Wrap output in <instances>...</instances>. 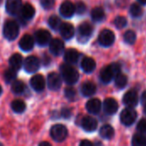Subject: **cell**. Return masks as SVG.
Segmentation results:
<instances>
[{"instance_id": "ab89813d", "label": "cell", "mask_w": 146, "mask_h": 146, "mask_svg": "<svg viewBox=\"0 0 146 146\" xmlns=\"http://www.w3.org/2000/svg\"><path fill=\"white\" fill-rule=\"evenodd\" d=\"M137 130L141 133H146V120L145 119H142L139 121L138 125H137Z\"/></svg>"}, {"instance_id": "44dd1931", "label": "cell", "mask_w": 146, "mask_h": 146, "mask_svg": "<svg viewBox=\"0 0 146 146\" xmlns=\"http://www.w3.org/2000/svg\"><path fill=\"white\" fill-rule=\"evenodd\" d=\"M21 15L23 19L25 20H31L35 15V9L33 6L30 3H26L24 4L21 9Z\"/></svg>"}, {"instance_id": "ee69618b", "label": "cell", "mask_w": 146, "mask_h": 146, "mask_svg": "<svg viewBox=\"0 0 146 146\" xmlns=\"http://www.w3.org/2000/svg\"><path fill=\"white\" fill-rule=\"evenodd\" d=\"M39 145H50V144L48 142H43V143H40Z\"/></svg>"}, {"instance_id": "277c9868", "label": "cell", "mask_w": 146, "mask_h": 146, "mask_svg": "<svg viewBox=\"0 0 146 146\" xmlns=\"http://www.w3.org/2000/svg\"><path fill=\"white\" fill-rule=\"evenodd\" d=\"M137 112L133 109V108H127L122 110L121 113V121L123 125L125 126H131L133 125L136 119H137Z\"/></svg>"}, {"instance_id": "6da1fadb", "label": "cell", "mask_w": 146, "mask_h": 146, "mask_svg": "<svg viewBox=\"0 0 146 146\" xmlns=\"http://www.w3.org/2000/svg\"><path fill=\"white\" fill-rule=\"evenodd\" d=\"M62 77L68 85H74L79 80V73L70 64H63L60 68Z\"/></svg>"}, {"instance_id": "f35d334b", "label": "cell", "mask_w": 146, "mask_h": 146, "mask_svg": "<svg viewBox=\"0 0 146 146\" xmlns=\"http://www.w3.org/2000/svg\"><path fill=\"white\" fill-rule=\"evenodd\" d=\"M86 11V6L84 3L79 2L75 5V12L79 15H83Z\"/></svg>"}, {"instance_id": "1f68e13d", "label": "cell", "mask_w": 146, "mask_h": 146, "mask_svg": "<svg viewBox=\"0 0 146 146\" xmlns=\"http://www.w3.org/2000/svg\"><path fill=\"white\" fill-rule=\"evenodd\" d=\"M48 24L50 27L53 30H58L62 25V21L61 19L56 16V15H52L49 18L48 20Z\"/></svg>"}, {"instance_id": "7a4b0ae2", "label": "cell", "mask_w": 146, "mask_h": 146, "mask_svg": "<svg viewBox=\"0 0 146 146\" xmlns=\"http://www.w3.org/2000/svg\"><path fill=\"white\" fill-rule=\"evenodd\" d=\"M3 36L8 40H15L19 34V25L15 21H7L3 26Z\"/></svg>"}, {"instance_id": "e0dca14e", "label": "cell", "mask_w": 146, "mask_h": 146, "mask_svg": "<svg viewBox=\"0 0 146 146\" xmlns=\"http://www.w3.org/2000/svg\"><path fill=\"white\" fill-rule=\"evenodd\" d=\"M19 46L23 51H30L34 46L33 38L29 34L24 35L19 42Z\"/></svg>"}, {"instance_id": "d6986e66", "label": "cell", "mask_w": 146, "mask_h": 146, "mask_svg": "<svg viewBox=\"0 0 146 146\" xmlns=\"http://www.w3.org/2000/svg\"><path fill=\"white\" fill-rule=\"evenodd\" d=\"M101 107H102V104L101 101L98 98H92L90 99L86 105V110L93 115L98 114L101 110Z\"/></svg>"}, {"instance_id": "7402d4cb", "label": "cell", "mask_w": 146, "mask_h": 146, "mask_svg": "<svg viewBox=\"0 0 146 146\" xmlns=\"http://www.w3.org/2000/svg\"><path fill=\"white\" fill-rule=\"evenodd\" d=\"M80 54L74 49H68L64 53V60L68 64H75L79 60Z\"/></svg>"}, {"instance_id": "8992f818", "label": "cell", "mask_w": 146, "mask_h": 146, "mask_svg": "<svg viewBox=\"0 0 146 146\" xmlns=\"http://www.w3.org/2000/svg\"><path fill=\"white\" fill-rule=\"evenodd\" d=\"M92 27L88 22H83L79 26L78 28V39L79 41L85 43L88 40L92 33Z\"/></svg>"}, {"instance_id": "836d02e7", "label": "cell", "mask_w": 146, "mask_h": 146, "mask_svg": "<svg viewBox=\"0 0 146 146\" xmlns=\"http://www.w3.org/2000/svg\"><path fill=\"white\" fill-rule=\"evenodd\" d=\"M133 145L135 146L146 145V138L140 133H137L133 138Z\"/></svg>"}, {"instance_id": "ac0fdd59", "label": "cell", "mask_w": 146, "mask_h": 146, "mask_svg": "<svg viewBox=\"0 0 146 146\" xmlns=\"http://www.w3.org/2000/svg\"><path fill=\"white\" fill-rule=\"evenodd\" d=\"M60 33L61 35L65 38V39H70L74 37V27L72 24L64 22L62 23L60 28Z\"/></svg>"}, {"instance_id": "2e32d148", "label": "cell", "mask_w": 146, "mask_h": 146, "mask_svg": "<svg viewBox=\"0 0 146 146\" xmlns=\"http://www.w3.org/2000/svg\"><path fill=\"white\" fill-rule=\"evenodd\" d=\"M104 110L107 115H115L118 110V103L114 98H106L104 102Z\"/></svg>"}, {"instance_id": "ffe728a7", "label": "cell", "mask_w": 146, "mask_h": 146, "mask_svg": "<svg viewBox=\"0 0 146 146\" xmlns=\"http://www.w3.org/2000/svg\"><path fill=\"white\" fill-rule=\"evenodd\" d=\"M114 77H115V74H114V72H113L112 68H111L110 65V66H107V67H104L100 71V80L104 84L110 83Z\"/></svg>"}, {"instance_id": "ba28073f", "label": "cell", "mask_w": 146, "mask_h": 146, "mask_svg": "<svg viewBox=\"0 0 146 146\" xmlns=\"http://www.w3.org/2000/svg\"><path fill=\"white\" fill-rule=\"evenodd\" d=\"M99 44L104 47H109L112 45L115 42V34L110 29L103 30L98 36Z\"/></svg>"}, {"instance_id": "5bb4252c", "label": "cell", "mask_w": 146, "mask_h": 146, "mask_svg": "<svg viewBox=\"0 0 146 146\" xmlns=\"http://www.w3.org/2000/svg\"><path fill=\"white\" fill-rule=\"evenodd\" d=\"M50 51L55 56H60L64 51V44L61 39L55 38L50 40L49 44Z\"/></svg>"}, {"instance_id": "74e56055", "label": "cell", "mask_w": 146, "mask_h": 146, "mask_svg": "<svg viewBox=\"0 0 146 146\" xmlns=\"http://www.w3.org/2000/svg\"><path fill=\"white\" fill-rule=\"evenodd\" d=\"M40 5L44 9H50L55 4V0H39Z\"/></svg>"}, {"instance_id": "bcb514c9", "label": "cell", "mask_w": 146, "mask_h": 146, "mask_svg": "<svg viewBox=\"0 0 146 146\" xmlns=\"http://www.w3.org/2000/svg\"><path fill=\"white\" fill-rule=\"evenodd\" d=\"M2 92H3V88H2V86H0V96L2 95Z\"/></svg>"}, {"instance_id": "e575fe53", "label": "cell", "mask_w": 146, "mask_h": 146, "mask_svg": "<svg viewBox=\"0 0 146 146\" xmlns=\"http://www.w3.org/2000/svg\"><path fill=\"white\" fill-rule=\"evenodd\" d=\"M124 40L129 44H133L136 41V33L132 30L127 31L124 34Z\"/></svg>"}, {"instance_id": "4316f807", "label": "cell", "mask_w": 146, "mask_h": 146, "mask_svg": "<svg viewBox=\"0 0 146 146\" xmlns=\"http://www.w3.org/2000/svg\"><path fill=\"white\" fill-rule=\"evenodd\" d=\"M91 15H92V19L94 21L98 22V21H102L104 19L105 13H104V10L103 9V8H101V7H96V8H94L92 10Z\"/></svg>"}, {"instance_id": "7c38bea8", "label": "cell", "mask_w": 146, "mask_h": 146, "mask_svg": "<svg viewBox=\"0 0 146 146\" xmlns=\"http://www.w3.org/2000/svg\"><path fill=\"white\" fill-rule=\"evenodd\" d=\"M30 85L35 92H42L45 87V80L43 75L36 74L32 77L30 80Z\"/></svg>"}, {"instance_id": "9a60e30c", "label": "cell", "mask_w": 146, "mask_h": 146, "mask_svg": "<svg viewBox=\"0 0 146 146\" xmlns=\"http://www.w3.org/2000/svg\"><path fill=\"white\" fill-rule=\"evenodd\" d=\"M81 127L86 132L92 133L97 129L98 121L92 116H86L83 118L81 121Z\"/></svg>"}, {"instance_id": "cb8c5ba5", "label": "cell", "mask_w": 146, "mask_h": 146, "mask_svg": "<svg viewBox=\"0 0 146 146\" xmlns=\"http://www.w3.org/2000/svg\"><path fill=\"white\" fill-rule=\"evenodd\" d=\"M96 90H97L96 86L92 82H90V81L85 82L81 86V93L85 97L92 96L96 92Z\"/></svg>"}, {"instance_id": "3957f363", "label": "cell", "mask_w": 146, "mask_h": 146, "mask_svg": "<svg viewBox=\"0 0 146 146\" xmlns=\"http://www.w3.org/2000/svg\"><path fill=\"white\" fill-rule=\"evenodd\" d=\"M50 136L56 142H62L68 137V129L64 125L56 124L50 129Z\"/></svg>"}, {"instance_id": "d6a6232c", "label": "cell", "mask_w": 146, "mask_h": 146, "mask_svg": "<svg viewBox=\"0 0 146 146\" xmlns=\"http://www.w3.org/2000/svg\"><path fill=\"white\" fill-rule=\"evenodd\" d=\"M130 14L133 17H140L143 15V9L138 3H133L130 7Z\"/></svg>"}, {"instance_id": "4fadbf2b", "label": "cell", "mask_w": 146, "mask_h": 146, "mask_svg": "<svg viewBox=\"0 0 146 146\" xmlns=\"http://www.w3.org/2000/svg\"><path fill=\"white\" fill-rule=\"evenodd\" d=\"M75 13V6L73 3L66 1L60 6V14L64 18H71Z\"/></svg>"}, {"instance_id": "60d3db41", "label": "cell", "mask_w": 146, "mask_h": 146, "mask_svg": "<svg viewBox=\"0 0 146 146\" xmlns=\"http://www.w3.org/2000/svg\"><path fill=\"white\" fill-rule=\"evenodd\" d=\"M71 110H69V109H68V108H63L62 110V112H61V115H62V116L63 117V118H66V119H68V118H69L70 116H71Z\"/></svg>"}, {"instance_id": "f6af8a7d", "label": "cell", "mask_w": 146, "mask_h": 146, "mask_svg": "<svg viewBox=\"0 0 146 146\" xmlns=\"http://www.w3.org/2000/svg\"><path fill=\"white\" fill-rule=\"evenodd\" d=\"M139 2L143 3V4H146V0H139Z\"/></svg>"}, {"instance_id": "603a6c76", "label": "cell", "mask_w": 146, "mask_h": 146, "mask_svg": "<svg viewBox=\"0 0 146 146\" xmlns=\"http://www.w3.org/2000/svg\"><path fill=\"white\" fill-rule=\"evenodd\" d=\"M81 68L85 73H92L96 68V62L91 57H85L81 62Z\"/></svg>"}, {"instance_id": "83f0119b", "label": "cell", "mask_w": 146, "mask_h": 146, "mask_svg": "<svg viewBox=\"0 0 146 146\" xmlns=\"http://www.w3.org/2000/svg\"><path fill=\"white\" fill-rule=\"evenodd\" d=\"M11 91L16 95H21L25 91V84L21 80H14L11 85Z\"/></svg>"}, {"instance_id": "f546056e", "label": "cell", "mask_w": 146, "mask_h": 146, "mask_svg": "<svg viewBox=\"0 0 146 146\" xmlns=\"http://www.w3.org/2000/svg\"><path fill=\"white\" fill-rule=\"evenodd\" d=\"M11 109L14 112L21 114L26 110V104L21 100H14L11 103Z\"/></svg>"}, {"instance_id": "5b68a950", "label": "cell", "mask_w": 146, "mask_h": 146, "mask_svg": "<svg viewBox=\"0 0 146 146\" xmlns=\"http://www.w3.org/2000/svg\"><path fill=\"white\" fill-rule=\"evenodd\" d=\"M23 67L26 72L29 74H33L38 70L40 67V62L38 57L34 56H27L26 60L24 61Z\"/></svg>"}, {"instance_id": "8fae6325", "label": "cell", "mask_w": 146, "mask_h": 146, "mask_svg": "<svg viewBox=\"0 0 146 146\" xmlns=\"http://www.w3.org/2000/svg\"><path fill=\"white\" fill-rule=\"evenodd\" d=\"M123 103L125 105L130 108L136 107L139 104V96L137 92L131 90L127 92L123 97Z\"/></svg>"}, {"instance_id": "4dcf8cb0", "label": "cell", "mask_w": 146, "mask_h": 146, "mask_svg": "<svg viewBox=\"0 0 146 146\" xmlns=\"http://www.w3.org/2000/svg\"><path fill=\"white\" fill-rule=\"evenodd\" d=\"M115 83L117 88L123 89L127 84V77L125 74L120 73L115 77Z\"/></svg>"}, {"instance_id": "7dc6e473", "label": "cell", "mask_w": 146, "mask_h": 146, "mask_svg": "<svg viewBox=\"0 0 146 146\" xmlns=\"http://www.w3.org/2000/svg\"><path fill=\"white\" fill-rule=\"evenodd\" d=\"M145 113L146 115V107H145Z\"/></svg>"}, {"instance_id": "30bf717a", "label": "cell", "mask_w": 146, "mask_h": 146, "mask_svg": "<svg viewBox=\"0 0 146 146\" xmlns=\"http://www.w3.org/2000/svg\"><path fill=\"white\" fill-rule=\"evenodd\" d=\"M21 7H22L21 0H7L5 3L6 11L11 15H15L19 14Z\"/></svg>"}, {"instance_id": "9c48e42d", "label": "cell", "mask_w": 146, "mask_h": 146, "mask_svg": "<svg viewBox=\"0 0 146 146\" xmlns=\"http://www.w3.org/2000/svg\"><path fill=\"white\" fill-rule=\"evenodd\" d=\"M47 86L51 91H57L62 86V77L56 73H50L47 77Z\"/></svg>"}, {"instance_id": "f1b7e54d", "label": "cell", "mask_w": 146, "mask_h": 146, "mask_svg": "<svg viewBox=\"0 0 146 146\" xmlns=\"http://www.w3.org/2000/svg\"><path fill=\"white\" fill-rule=\"evenodd\" d=\"M17 70L14 69L13 68H9L4 71L3 74V78L6 83H12L14 80H15L16 76H17Z\"/></svg>"}, {"instance_id": "484cf974", "label": "cell", "mask_w": 146, "mask_h": 146, "mask_svg": "<svg viewBox=\"0 0 146 146\" xmlns=\"http://www.w3.org/2000/svg\"><path fill=\"white\" fill-rule=\"evenodd\" d=\"M99 134L103 139H110L111 138L114 137L115 134V130L110 125H104L99 131Z\"/></svg>"}, {"instance_id": "7bdbcfd3", "label": "cell", "mask_w": 146, "mask_h": 146, "mask_svg": "<svg viewBox=\"0 0 146 146\" xmlns=\"http://www.w3.org/2000/svg\"><path fill=\"white\" fill-rule=\"evenodd\" d=\"M80 145L81 146H92V143L90 142L89 140H83V141L80 142Z\"/></svg>"}, {"instance_id": "d4e9b609", "label": "cell", "mask_w": 146, "mask_h": 146, "mask_svg": "<svg viewBox=\"0 0 146 146\" xmlns=\"http://www.w3.org/2000/svg\"><path fill=\"white\" fill-rule=\"evenodd\" d=\"M9 65L11 68H13L15 70H18L21 68V67L23 65V60L21 55L19 53H15L12 55L9 58Z\"/></svg>"}, {"instance_id": "8d00e7d4", "label": "cell", "mask_w": 146, "mask_h": 146, "mask_svg": "<svg viewBox=\"0 0 146 146\" xmlns=\"http://www.w3.org/2000/svg\"><path fill=\"white\" fill-rule=\"evenodd\" d=\"M65 96L68 99L73 101L74 100V98H76V91L72 88V87H68L65 89Z\"/></svg>"}, {"instance_id": "d590c367", "label": "cell", "mask_w": 146, "mask_h": 146, "mask_svg": "<svg viewBox=\"0 0 146 146\" xmlns=\"http://www.w3.org/2000/svg\"><path fill=\"white\" fill-rule=\"evenodd\" d=\"M114 24L117 28H123L127 26V21L124 16H117L114 20Z\"/></svg>"}, {"instance_id": "b9f144b4", "label": "cell", "mask_w": 146, "mask_h": 146, "mask_svg": "<svg viewBox=\"0 0 146 146\" xmlns=\"http://www.w3.org/2000/svg\"><path fill=\"white\" fill-rule=\"evenodd\" d=\"M141 104L144 107H146V91L141 95Z\"/></svg>"}, {"instance_id": "52a82bcc", "label": "cell", "mask_w": 146, "mask_h": 146, "mask_svg": "<svg viewBox=\"0 0 146 146\" xmlns=\"http://www.w3.org/2000/svg\"><path fill=\"white\" fill-rule=\"evenodd\" d=\"M34 39L36 43L40 46H46L51 40V35L50 32L44 29H39L34 33Z\"/></svg>"}]
</instances>
